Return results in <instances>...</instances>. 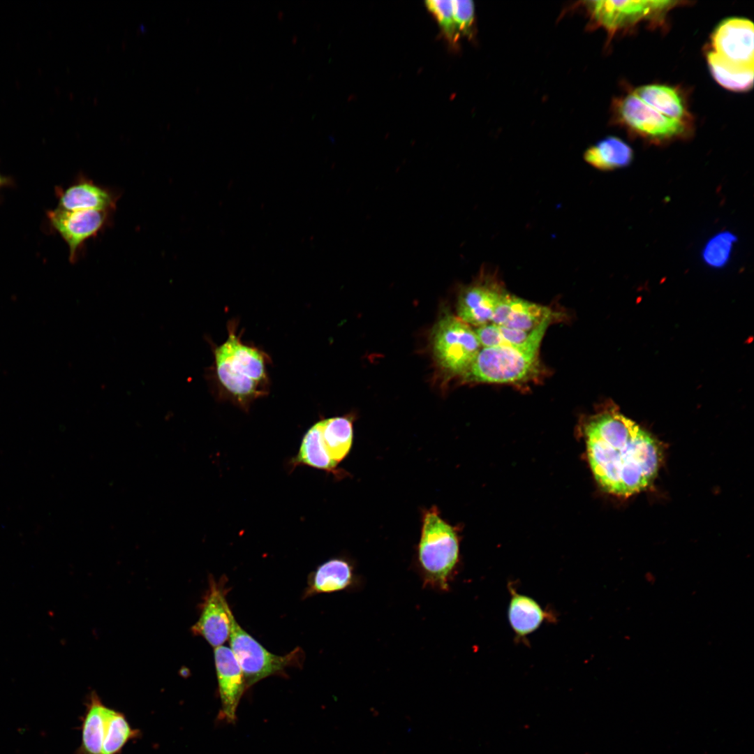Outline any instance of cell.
<instances>
[{
	"label": "cell",
	"mask_w": 754,
	"mask_h": 754,
	"mask_svg": "<svg viewBox=\"0 0 754 754\" xmlns=\"http://www.w3.org/2000/svg\"><path fill=\"white\" fill-rule=\"evenodd\" d=\"M585 432L591 470L605 491L629 496L651 484L662 451L657 441L635 422L612 409L593 417Z\"/></svg>",
	"instance_id": "1"
},
{
	"label": "cell",
	"mask_w": 754,
	"mask_h": 754,
	"mask_svg": "<svg viewBox=\"0 0 754 754\" xmlns=\"http://www.w3.org/2000/svg\"><path fill=\"white\" fill-rule=\"evenodd\" d=\"M237 325L236 320L228 322V337L223 343L209 341L214 360L206 378L219 400L248 411L253 401L269 393L267 369L271 362L264 350L242 340Z\"/></svg>",
	"instance_id": "2"
},
{
	"label": "cell",
	"mask_w": 754,
	"mask_h": 754,
	"mask_svg": "<svg viewBox=\"0 0 754 754\" xmlns=\"http://www.w3.org/2000/svg\"><path fill=\"white\" fill-rule=\"evenodd\" d=\"M459 561V546L453 528L440 517L436 508L424 515L417 547L416 570L424 589L449 591Z\"/></svg>",
	"instance_id": "3"
},
{
	"label": "cell",
	"mask_w": 754,
	"mask_h": 754,
	"mask_svg": "<svg viewBox=\"0 0 754 754\" xmlns=\"http://www.w3.org/2000/svg\"><path fill=\"white\" fill-rule=\"evenodd\" d=\"M553 319H547L531 331L518 346L482 348L465 374L466 379L487 383H515L531 378L539 369V349Z\"/></svg>",
	"instance_id": "4"
},
{
	"label": "cell",
	"mask_w": 754,
	"mask_h": 754,
	"mask_svg": "<svg viewBox=\"0 0 754 754\" xmlns=\"http://www.w3.org/2000/svg\"><path fill=\"white\" fill-rule=\"evenodd\" d=\"M230 648L244 674L246 688L272 675L283 674L286 668L302 665L300 648L279 656L267 650L237 623L230 607Z\"/></svg>",
	"instance_id": "5"
},
{
	"label": "cell",
	"mask_w": 754,
	"mask_h": 754,
	"mask_svg": "<svg viewBox=\"0 0 754 754\" xmlns=\"http://www.w3.org/2000/svg\"><path fill=\"white\" fill-rule=\"evenodd\" d=\"M481 346L475 332L458 317L441 318L433 334V349L441 367L455 374L468 371Z\"/></svg>",
	"instance_id": "6"
},
{
	"label": "cell",
	"mask_w": 754,
	"mask_h": 754,
	"mask_svg": "<svg viewBox=\"0 0 754 754\" xmlns=\"http://www.w3.org/2000/svg\"><path fill=\"white\" fill-rule=\"evenodd\" d=\"M618 120L633 133L653 143L660 144L683 137L684 121L667 117L642 101L633 92L615 104Z\"/></svg>",
	"instance_id": "7"
},
{
	"label": "cell",
	"mask_w": 754,
	"mask_h": 754,
	"mask_svg": "<svg viewBox=\"0 0 754 754\" xmlns=\"http://www.w3.org/2000/svg\"><path fill=\"white\" fill-rule=\"evenodd\" d=\"M113 214L110 211H66L58 207L46 212L50 228L67 244L72 263L77 260L87 240L111 225Z\"/></svg>",
	"instance_id": "8"
},
{
	"label": "cell",
	"mask_w": 754,
	"mask_h": 754,
	"mask_svg": "<svg viewBox=\"0 0 754 754\" xmlns=\"http://www.w3.org/2000/svg\"><path fill=\"white\" fill-rule=\"evenodd\" d=\"M680 1H589L592 20L610 34L651 19L660 18Z\"/></svg>",
	"instance_id": "9"
},
{
	"label": "cell",
	"mask_w": 754,
	"mask_h": 754,
	"mask_svg": "<svg viewBox=\"0 0 754 754\" xmlns=\"http://www.w3.org/2000/svg\"><path fill=\"white\" fill-rule=\"evenodd\" d=\"M711 46V51L727 61L754 66V27L752 21L744 17L725 19L712 33Z\"/></svg>",
	"instance_id": "10"
},
{
	"label": "cell",
	"mask_w": 754,
	"mask_h": 754,
	"mask_svg": "<svg viewBox=\"0 0 754 754\" xmlns=\"http://www.w3.org/2000/svg\"><path fill=\"white\" fill-rule=\"evenodd\" d=\"M507 291L496 279L487 274L464 288L458 298V318L478 327L491 323L495 309Z\"/></svg>",
	"instance_id": "11"
},
{
	"label": "cell",
	"mask_w": 754,
	"mask_h": 754,
	"mask_svg": "<svg viewBox=\"0 0 754 754\" xmlns=\"http://www.w3.org/2000/svg\"><path fill=\"white\" fill-rule=\"evenodd\" d=\"M223 582L210 577L209 589L204 597L201 612L192 626V633L202 637L214 649L222 646L229 639L230 623L229 605L226 598Z\"/></svg>",
	"instance_id": "12"
},
{
	"label": "cell",
	"mask_w": 754,
	"mask_h": 754,
	"mask_svg": "<svg viewBox=\"0 0 754 754\" xmlns=\"http://www.w3.org/2000/svg\"><path fill=\"white\" fill-rule=\"evenodd\" d=\"M57 207L66 211L114 212L120 193L80 174L66 188L56 187Z\"/></svg>",
	"instance_id": "13"
},
{
	"label": "cell",
	"mask_w": 754,
	"mask_h": 754,
	"mask_svg": "<svg viewBox=\"0 0 754 754\" xmlns=\"http://www.w3.org/2000/svg\"><path fill=\"white\" fill-rule=\"evenodd\" d=\"M219 693L223 718L234 723L241 697L246 690L242 669L230 647L220 646L214 649Z\"/></svg>",
	"instance_id": "14"
},
{
	"label": "cell",
	"mask_w": 754,
	"mask_h": 754,
	"mask_svg": "<svg viewBox=\"0 0 754 754\" xmlns=\"http://www.w3.org/2000/svg\"><path fill=\"white\" fill-rule=\"evenodd\" d=\"M363 579L353 562L344 557L331 558L321 563L309 575L304 597L316 594L356 591Z\"/></svg>",
	"instance_id": "15"
},
{
	"label": "cell",
	"mask_w": 754,
	"mask_h": 754,
	"mask_svg": "<svg viewBox=\"0 0 754 754\" xmlns=\"http://www.w3.org/2000/svg\"><path fill=\"white\" fill-rule=\"evenodd\" d=\"M554 313L545 306L525 300L508 292L496 306L491 322L496 325L531 332Z\"/></svg>",
	"instance_id": "16"
},
{
	"label": "cell",
	"mask_w": 754,
	"mask_h": 754,
	"mask_svg": "<svg viewBox=\"0 0 754 754\" xmlns=\"http://www.w3.org/2000/svg\"><path fill=\"white\" fill-rule=\"evenodd\" d=\"M106 707L96 692L90 693L82 720L81 743L75 754H102Z\"/></svg>",
	"instance_id": "17"
},
{
	"label": "cell",
	"mask_w": 754,
	"mask_h": 754,
	"mask_svg": "<svg viewBox=\"0 0 754 754\" xmlns=\"http://www.w3.org/2000/svg\"><path fill=\"white\" fill-rule=\"evenodd\" d=\"M584 158L592 167L609 171L628 166L633 158V151L621 138L609 136L588 148Z\"/></svg>",
	"instance_id": "18"
},
{
	"label": "cell",
	"mask_w": 754,
	"mask_h": 754,
	"mask_svg": "<svg viewBox=\"0 0 754 754\" xmlns=\"http://www.w3.org/2000/svg\"><path fill=\"white\" fill-rule=\"evenodd\" d=\"M645 103L662 114L684 121L687 112L681 94L670 86L660 84L642 85L633 91Z\"/></svg>",
	"instance_id": "19"
},
{
	"label": "cell",
	"mask_w": 754,
	"mask_h": 754,
	"mask_svg": "<svg viewBox=\"0 0 754 754\" xmlns=\"http://www.w3.org/2000/svg\"><path fill=\"white\" fill-rule=\"evenodd\" d=\"M707 60L712 77L725 89L745 91L752 88L754 66L727 61L711 50L707 54Z\"/></svg>",
	"instance_id": "20"
},
{
	"label": "cell",
	"mask_w": 754,
	"mask_h": 754,
	"mask_svg": "<svg viewBox=\"0 0 754 754\" xmlns=\"http://www.w3.org/2000/svg\"><path fill=\"white\" fill-rule=\"evenodd\" d=\"M323 443L329 456L337 463L349 452L353 443V423L347 416L319 421Z\"/></svg>",
	"instance_id": "21"
},
{
	"label": "cell",
	"mask_w": 754,
	"mask_h": 754,
	"mask_svg": "<svg viewBox=\"0 0 754 754\" xmlns=\"http://www.w3.org/2000/svg\"><path fill=\"white\" fill-rule=\"evenodd\" d=\"M508 607L510 624L519 637L535 631L546 617V613L533 598L512 592Z\"/></svg>",
	"instance_id": "22"
},
{
	"label": "cell",
	"mask_w": 754,
	"mask_h": 754,
	"mask_svg": "<svg viewBox=\"0 0 754 754\" xmlns=\"http://www.w3.org/2000/svg\"><path fill=\"white\" fill-rule=\"evenodd\" d=\"M337 464L325 449L319 421L305 433L297 454L290 461V464L293 465V468L298 465H306L327 471H333Z\"/></svg>",
	"instance_id": "23"
},
{
	"label": "cell",
	"mask_w": 754,
	"mask_h": 754,
	"mask_svg": "<svg viewBox=\"0 0 754 754\" xmlns=\"http://www.w3.org/2000/svg\"><path fill=\"white\" fill-rule=\"evenodd\" d=\"M140 735V731L131 727L124 714L106 707L102 754H120L129 741Z\"/></svg>",
	"instance_id": "24"
},
{
	"label": "cell",
	"mask_w": 754,
	"mask_h": 754,
	"mask_svg": "<svg viewBox=\"0 0 754 754\" xmlns=\"http://www.w3.org/2000/svg\"><path fill=\"white\" fill-rule=\"evenodd\" d=\"M737 241V236L731 232L723 231L716 234L707 242L702 250L704 263L714 268L724 267L730 258Z\"/></svg>",
	"instance_id": "25"
},
{
	"label": "cell",
	"mask_w": 754,
	"mask_h": 754,
	"mask_svg": "<svg viewBox=\"0 0 754 754\" xmlns=\"http://www.w3.org/2000/svg\"><path fill=\"white\" fill-rule=\"evenodd\" d=\"M426 8L435 17L442 34L452 46L459 38L453 18L452 1L429 0L424 2Z\"/></svg>",
	"instance_id": "26"
},
{
	"label": "cell",
	"mask_w": 754,
	"mask_h": 754,
	"mask_svg": "<svg viewBox=\"0 0 754 754\" xmlns=\"http://www.w3.org/2000/svg\"><path fill=\"white\" fill-rule=\"evenodd\" d=\"M453 18L459 36H471L475 17L473 1L453 0Z\"/></svg>",
	"instance_id": "27"
},
{
	"label": "cell",
	"mask_w": 754,
	"mask_h": 754,
	"mask_svg": "<svg viewBox=\"0 0 754 754\" xmlns=\"http://www.w3.org/2000/svg\"><path fill=\"white\" fill-rule=\"evenodd\" d=\"M13 184V180L10 177L3 175L0 172V190L8 186Z\"/></svg>",
	"instance_id": "28"
}]
</instances>
